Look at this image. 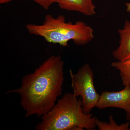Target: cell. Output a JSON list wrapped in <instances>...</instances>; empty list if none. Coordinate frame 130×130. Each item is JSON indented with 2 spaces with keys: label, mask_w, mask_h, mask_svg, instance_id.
<instances>
[{
  "label": "cell",
  "mask_w": 130,
  "mask_h": 130,
  "mask_svg": "<svg viewBox=\"0 0 130 130\" xmlns=\"http://www.w3.org/2000/svg\"><path fill=\"white\" fill-rule=\"evenodd\" d=\"M40 5L45 10H48L51 5L55 3H58L59 0H32Z\"/></svg>",
  "instance_id": "10"
},
{
  "label": "cell",
  "mask_w": 130,
  "mask_h": 130,
  "mask_svg": "<svg viewBox=\"0 0 130 130\" xmlns=\"http://www.w3.org/2000/svg\"><path fill=\"white\" fill-rule=\"evenodd\" d=\"M70 75L73 93L81 98L83 112L90 113L96 107L100 97L95 87L92 69L89 64H85L76 73H73L70 70Z\"/></svg>",
  "instance_id": "4"
},
{
  "label": "cell",
  "mask_w": 130,
  "mask_h": 130,
  "mask_svg": "<svg viewBox=\"0 0 130 130\" xmlns=\"http://www.w3.org/2000/svg\"><path fill=\"white\" fill-rule=\"evenodd\" d=\"M96 107L100 109L109 107L123 109L126 114L130 112V87L125 86L118 91H103L98 101Z\"/></svg>",
  "instance_id": "5"
},
{
  "label": "cell",
  "mask_w": 130,
  "mask_h": 130,
  "mask_svg": "<svg viewBox=\"0 0 130 130\" xmlns=\"http://www.w3.org/2000/svg\"><path fill=\"white\" fill-rule=\"evenodd\" d=\"M73 93L65 94L48 112L41 117L36 130L94 129L96 118L83 111L81 98Z\"/></svg>",
  "instance_id": "2"
},
{
  "label": "cell",
  "mask_w": 130,
  "mask_h": 130,
  "mask_svg": "<svg viewBox=\"0 0 130 130\" xmlns=\"http://www.w3.org/2000/svg\"><path fill=\"white\" fill-rule=\"evenodd\" d=\"M93 1V0H59L58 4L61 9L91 16L96 14L95 6Z\"/></svg>",
  "instance_id": "7"
},
{
  "label": "cell",
  "mask_w": 130,
  "mask_h": 130,
  "mask_svg": "<svg viewBox=\"0 0 130 130\" xmlns=\"http://www.w3.org/2000/svg\"><path fill=\"white\" fill-rule=\"evenodd\" d=\"M126 11L128 13H130V3H127L126 4Z\"/></svg>",
  "instance_id": "12"
},
{
  "label": "cell",
  "mask_w": 130,
  "mask_h": 130,
  "mask_svg": "<svg viewBox=\"0 0 130 130\" xmlns=\"http://www.w3.org/2000/svg\"><path fill=\"white\" fill-rule=\"evenodd\" d=\"M127 114V116H126V118H127V119L129 120V123H130V112L129 113L126 114Z\"/></svg>",
  "instance_id": "13"
},
{
  "label": "cell",
  "mask_w": 130,
  "mask_h": 130,
  "mask_svg": "<svg viewBox=\"0 0 130 130\" xmlns=\"http://www.w3.org/2000/svg\"><path fill=\"white\" fill-rule=\"evenodd\" d=\"M25 27L30 34L40 36L49 43L63 47H68L71 40L78 46L86 45L94 37L90 26L82 21L68 23L63 15L54 17L47 14L42 24H29Z\"/></svg>",
  "instance_id": "3"
},
{
  "label": "cell",
  "mask_w": 130,
  "mask_h": 130,
  "mask_svg": "<svg viewBox=\"0 0 130 130\" xmlns=\"http://www.w3.org/2000/svg\"><path fill=\"white\" fill-rule=\"evenodd\" d=\"M109 122H104L96 119L95 124L100 130H130V123H128L118 125L114 119L113 116L110 115Z\"/></svg>",
  "instance_id": "9"
},
{
  "label": "cell",
  "mask_w": 130,
  "mask_h": 130,
  "mask_svg": "<svg viewBox=\"0 0 130 130\" xmlns=\"http://www.w3.org/2000/svg\"><path fill=\"white\" fill-rule=\"evenodd\" d=\"M118 32L119 44L113 51L112 56L117 61H122L130 58V21L126 20L123 28Z\"/></svg>",
  "instance_id": "6"
},
{
  "label": "cell",
  "mask_w": 130,
  "mask_h": 130,
  "mask_svg": "<svg viewBox=\"0 0 130 130\" xmlns=\"http://www.w3.org/2000/svg\"><path fill=\"white\" fill-rule=\"evenodd\" d=\"M111 66L118 70L123 85L130 87V58L113 62Z\"/></svg>",
  "instance_id": "8"
},
{
  "label": "cell",
  "mask_w": 130,
  "mask_h": 130,
  "mask_svg": "<svg viewBox=\"0 0 130 130\" xmlns=\"http://www.w3.org/2000/svg\"><path fill=\"white\" fill-rule=\"evenodd\" d=\"M12 0H0V3L1 4H5L11 2Z\"/></svg>",
  "instance_id": "11"
},
{
  "label": "cell",
  "mask_w": 130,
  "mask_h": 130,
  "mask_svg": "<svg viewBox=\"0 0 130 130\" xmlns=\"http://www.w3.org/2000/svg\"><path fill=\"white\" fill-rule=\"evenodd\" d=\"M64 62L60 56L51 55L21 79V86L6 94L17 93L25 116L41 117L48 112L62 94Z\"/></svg>",
  "instance_id": "1"
}]
</instances>
